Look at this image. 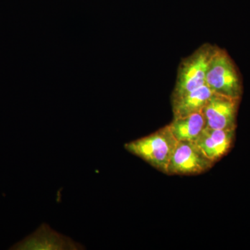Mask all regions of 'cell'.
I'll use <instances>...</instances> for the list:
<instances>
[{
    "mask_svg": "<svg viewBox=\"0 0 250 250\" xmlns=\"http://www.w3.org/2000/svg\"><path fill=\"white\" fill-rule=\"evenodd\" d=\"M178 143L167 125L149 136L126 143L124 147L127 152L167 174L171 156Z\"/></svg>",
    "mask_w": 250,
    "mask_h": 250,
    "instance_id": "obj_1",
    "label": "cell"
},
{
    "mask_svg": "<svg viewBox=\"0 0 250 250\" xmlns=\"http://www.w3.org/2000/svg\"><path fill=\"white\" fill-rule=\"evenodd\" d=\"M206 84L213 93L241 99L243 86L236 65L225 49L216 47L207 75Z\"/></svg>",
    "mask_w": 250,
    "mask_h": 250,
    "instance_id": "obj_2",
    "label": "cell"
},
{
    "mask_svg": "<svg viewBox=\"0 0 250 250\" xmlns=\"http://www.w3.org/2000/svg\"><path fill=\"white\" fill-rule=\"evenodd\" d=\"M217 46L204 44L179 65L172 100L206 84V75Z\"/></svg>",
    "mask_w": 250,
    "mask_h": 250,
    "instance_id": "obj_3",
    "label": "cell"
},
{
    "mask_svg": "<svg viewBox=\"0 0 250 250\" xmlns=\"http://www.w3.org/2000/svg\"><path fill=\"white\" fill-rule=\"evenodd\" d=\"M213 164L195 143L179 141L171 156L167 174L196 175L209 170Z\"/></svg>",
    "mask_w": 250,
    "mask_h": 250,
    "instance_id": "obj_4",
    "label": "cell"
},
{
    "mask_svg": "<svg viewBox=\"0 0 250 250\" xmlns=\"http://www.w3.org/2000/svg\"><path fill=\"white\" fill-rule=\"evenodd\" d=\"M240 99L213 93L203 110L206 127L213 129H236Z\"/></svg>",
    "mask_w": 250,
    "mask_h": 250,
    "instance_id": "obj_5",
    "label": "cell"
},
{
    "mask_svg": "<svg viewBox=\"0 0 250 250\" xmlns=\"http://www.w3.org/2000/svg\"><path fill=\"white\" fill-rule=\"evenodd\" d=\"M235 130L206 127L194 143L215 164L229 152L234 139Z\"/></svg>",
    "mask_w": 250,
    "mask_h": 250,
    "instance_id": "obj_6",
    "label": "cell"
},
{
    "mask_svg": "<svg viewBox=\"0 0 250 250\" xmlns=\"http://www.w3.org/2000/svg\"><path fill=\"white\" fill-rule=\"evenodd\" d=\"M213 93V90L205 84L181 98L172 100L174 118L202 111Z\"/></svg>",
    "mask_w": 250,
    "mask_h": 250,
    "instance_id": "obj_7",
    "label": "cell"
},
{
    "mask_svg": "<svg viewBox=\"0 0 250 250\" xmlns=\"http://www.w3.org/2000/svg\"><path fill=\"white\" fill-rule=\"evenodd\" d=\"M168 126L174 138L179 142H195L207 125L203 113L200 111L187 116L174 118Z\"/></svg>",
    "mask_w": 250,
    "mask_h": 250,
    "instance_id": "obj_8",
    "label": "cell"
}]
</instances>
